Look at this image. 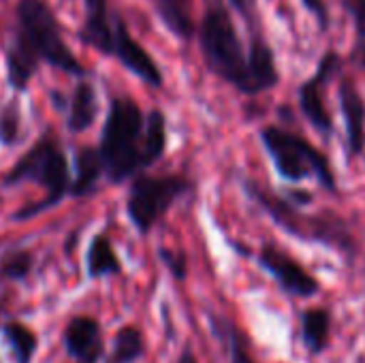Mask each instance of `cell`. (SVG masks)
Instances as JSON below:
<instances>
[{
    "label": "cell",
    "mask_w": 365,
    "mask_h": 363,
    "mask_svg": "<svg viewBox=\"0 0 365 363\" xmlns=\"http://www.w3.org/2000/svg\"><path fill=\"white\" fill-rule=\"evenodd\" d=\"M6 79L15 92H26L41 64L86 77V66L68 47L62 24L47 0H17L15 30L4 49Z\"/></svg>",
    "instance_id": "cell-1"
},
{
    "label": "cell",
    "mask_w": 365,
    "mask_h": 363,
    "mask_svg": "<svg viewBox=\"0 0 365 363\" xmlns=\"http://www.w3.org/2000/svg\"><path fill=\"white\" fill-rule=\"evenodd\" d=\"M77 39L98 53L115 58L150 88L163 86L160 66L148 49L133 39L120 11L111 6V0H83V21L77 30Z\"/></svg>",
    "instance_id": "cell-2"
},
{
    "label": "cell",
    "mask_w": 365,
    "mask_h": 363,
    "mask_svg": "<svg viewBox=\"0 0 365 363\" xmlns=\"http://www.w3.org/2000/svg\"><path fill=\"white\" fill-rule=\"evenodd\" d=\"M98 156L111 184L141 175L152 167L145 148V113L128 96H113L103 124Z\"/></svg>",
    "instance_id": "cell-3"
},
{
    "label": "cell",
    "mask_w": 365,
    "mask_h": 363,
    "mask_svg": "<svg viewBox=\"0 0 365 363\" xmlns=\"http://www.w3.org/2000/svg\"><path fill=\"white\" fill-rule=\"evenodd\" d=\"M197 39L207 71L242 94H250L248 51L225 0H207L197 28Z\"/></svg>",
    "instance_id": "cell-4"
},
{
    "label": "cell",
    "mask_w": 365,
    "mask_h": 363,
    "mask_svg": "<svg viewBox=\"0 0 365 363\" xmlns=\"http://www.w3.org/2000/svg\"><path fill=\"white\" fill-rule=\"evenodd\" d=\"M21 182H34L45 188V199L21 208L11 218L21 223L30 220L45 210L58 205L68 193H71V173H68V160L66 154L58 141V137L47 131L38 137L34 145H30L21 158L9 169V173L2 180V186H15Z\"/></svg>",
    "instance_id": "cell-5"
},
{
    "label": "cell",
    "mask_w": 365,
    "mask_h": 363,
    "mask_svg": "<svg viewBox=\"0 0 365 363\" xmlns=\"http://www.w3.org/2000/svg\"><path fill=\"white\" fill-rule=\"evenodd\" d=\"M246 195L289 235L304 240V242H314V244H325L329 248H336L338 252L344 255H355V240L340 218H327V216H306L295 210L293 203L280 199L274 195L267 186H261L252 180L244 182Z\"/></svg>",
    "instance_id": "cell-6"
},
{
    "label": "cell",
    "mask_w": 365,
    "mask_h": 363,
    "mask_svg": "<svg viewBox=\"0 0 365 363\" xmlns=\"http://www.w3.org/2000/svg\"><path fill=\"white\" fill-rule=\"evenodd\" d=\"M259 137L280 178L289 182H302L312 178L325 190H338V182L327 156L306 137L280 126H263Z\"/></svg>",
    "instance_id": "cell-7"
},
{
    "label": "cell",
    "mask_w": 365,
    "mask_h": 363,
    "mask_svg": "<svg viewBox=\"0 0 365 363\" xmlns=\"http://www.w3.org/2000/svg\"><path fill=\"white\" fill-rule=\"evenodd\" d=\"M192 190V184L182 175H137L126 199V214L133 227L148 235L160 216L186 193Z\"/></svg>",
    "instance_id": "cell-8"
},
{
    "label": "cell",
    "mask_w": 365,
    "mask_h": 363,
    "mask_svg": "<svg viewBox=\"0 0 365 363\" xmlns=\"http://www.w3.org/2000/svg\"><path fill=\"white\" fill-rule=\"evenodd\" d=\"M340 66H342L340 53L329 49L321 56L314 73L297 88V101L302 113L312 124V128L323 137H329L334 133V120L325 107V86L334 79Z\"/></svg>",
    "instance_id": "cell-9"
},
{
    "label": "cell",
    "mask_w": 365,
    "mask_h": 363,
    "mask_svg": "<svg viewBox=\"0 0 365 363\" xmlns=\"http://www.w3.org/2000/svg\"><path fill=\"white\" fill-rule=\"evenodd\" d=\"M259 265L272 274V278L280 285V289L293 297H314L321 289L319 280L302 265L297 263L289 252L276 248L274 244H265L257 257Z\"/></svg>",
    "instance_id": "cell-10"
},
{
    "label": "cell",
    "mask_w": 365,
    "mask_h": 363,
    "mask_svg": "<svg viewBox=\"0 0 365 363\" xmlns=\"http://www.w3.org/2000/svg\"><path fill=\"white\" fill-rule=\"evenodd\" d=\"M62 342L79 363H98L103 357V329L92 317H73L64 327Z\"/></svg>",
    "instance_id": "cell-11"
},
{
    "label": "cell",
    "mask_w": 365,
    "mask_h": 363,
    "mask_svg": "<svg viewBox=\"0 0 365 363\" xmlns=\"http://www.w3.org/2000/svg\"><path fill=\"white\" fill-rule=\"evenodd\" d=\"M340 111L346 126V148L349 158L361 156L365 150V101L353 79L344 77L338 90Z\"/></svg>",
    "instance_id": "cell-12"
},
{
    "label": "cell",
    "mask_w": 365,
    "mask_h": 363,
    "mask_svg": "<svg viewBox=\"0 0 365 363\" xmlns=\"http://www.w3.org/2000/svg\"><path fill=\"white\" fill-rule=\"evenodd\" d=\"M248 77H250L248 96H257L280 83L276 53L265 34H255L248 41Z\"/></svg>",
    "instance_id": "cell-13"
},
{
    "label": "cell",
    "mask_w": 365,
    "mask_h": 363,
    "mask_svg": "<svg viewBox=\"0 0 365 363\" xmlns=\"http://www.w3.org/2000/svg\"><path fill=\"white\" fill-rule=\"evenodd\" d=\"M98 116V98L92 81L86 77L77 81L73 94L66 98V126L71 133L88 131Z\"/></svg>",
    "instance_id": "cell-14"
},
{
    "label": "cell",
    "mask_w": 365,
    "mask_h": 363,
    "mask_svg": "<svg viewBox=\"0 0 365 363\" xmlns=\"http://www.w3.org/2000/svg\"><path fill=\"white\" fill-rule=\"evenodd\" d=\"M163 26L180 41H190L197 32L192 17V0H152Z\"/></svg>",
    "instance_id": "cell-15"
},
{
    "label": "cell",
    "mask_w": 365,
    "mask_h": 363,
    "mask_svg": "<svg viewBox=\"0 0 365 363\" xmlns=\"http://www.w3.org/2000/svg\"><path fill=\"white\" fill-rule=\"evenodd\" d=\"M105 175L103 171V163L98 156L96 148H79L75 152V175L71 178V197H86L90 195L98 180Z\"/></svg>",
    "instance_id": "cell-16"
},
{
    "label": "cell",
    "mask_w": 365,
    "mask_h": 363,
    "mask_svg": "<svg viewBox=\"0 0 365 363\" xmlns=\"http://www.w3.org/2000/svg\"><path fill=\"white\" fill-rule=\"evenodd\" d=\"M86 272L90 280L122 274V263L111 246V240L105 233H96L90 240L88 255H86Z\"/></svg>",
    "instance_id": "cell-17"
},
{
    "label": "cell",
    "mask_w": 365,
    "mask_h": 363,
    "mask_svg": "<svg viewBox=\"0 0 365 363\" xmlns=\"http://www.w3.org/2000/svg\"><path fill=\"white\" fill-rule=\"evenodd\" d=\"M331 338V312L327 308H308L302 312V340L314 355L329 347Z\"/></svg>",
    "instance_id": "cell-18"
},
{
    "label": "cell",
    "mask_w": 365,
    "mask_h": 363,
    "mask_svg": "<svg viewBox=\"0 0 365 363\" xmlns=\"http://www.w3.org/2000/svg\"><path fill=\"white\" fill-rule=\"evenodd\" d=\"M145 353V340L139 327L124 325L113 338L111 353L107 357V363H135L139 362Z\"/></svg>",
    "instance_id": "cell-19"
},
{
    "label": "cell",
    "mask_w": 365,
    "mask_h": 363,
    "mask_svg": "<svg viewBox=\"0 0 365 363\" xmlns=\"http://www.w3.org/2000/svg\"><path fill=\"white\" fill-rule=\"evenodd\" d=\"M2 336L9 342V347H11L13 355H15V362L32 363V357L36 355V349H38V338L28 325L17 323V321L4 323L2 325Z\"/></svg>",
    "instance_id": "cell-20"
},
{
    "label": "cell",
    "mask_w": 365,
    "mask_h": 363,
    "mask_svg": "<svg viewBox=\"0 0 365 363\" xmlns=\"http://www.w3.org/2000/svg\"><path fill=\"white\" fill-rule=\"evenodd\" d=\"M145 148L152 165L160 160L167 150V118L160 109H152L145 116Z\"/></svg>",
    "instance_id": "cell-21"
},
{
    "label": "cell",
    "mask_w": 365,
    "mask_h": 363,
    "mask_svg": "<svg viewBox=\"0 0 365 363\" xmlns=\"http://www.w3.org/2000/svg\"><path fill=\"white\" fill-rule=\"evenodd\" d=\"M34 265V257L26 248H13L0 257V280H24Z\"/></svg>",
    "instance_id": "cell-22"
},
{
    "label": "cell",
    "mask_w": 365,
    "mask_h": 363,
    "mask_svg": "<svg viewBox=\"0 0 365 363\" xmlns=\"http://www.w3.org/2000/svg\"><path fill=\"white\" fill-rule=\"evenodd\" d=\"M346 15L353 19L355 28V43L351 51V60L365 68V0H342Z\"/></svg>",
    "instance_id": "cell-23"
},
{
    "label": "cell",
    "mask_w": 365,
    "mask_h": 363,
    "mask_svg": "<svg viewBox=\"0 0 365 363\" xmlns=\"http://www.w3.org/2000/svg\"><path fill=\"white\" fill-rule=\"evenodd\" d=\"M21 137V111L19 103L13 98L0 109V143L15 145Z\"/></svg>",
    "instance_id": "cell-24"
},
{
    "label": "cell",
    "mask_w": 365,
    "mask_h": 363,
    "mask_svg": "<svg viewBox=\"0 0 365 363\" xmlns=\"http://www.w3.org/2000/svg\"><path fill=\"white\" fill-rule=\"evenodd\" d=\"M225 2L231 11H235L240 15V19L244 21L250 36L263 34V19H261L259 0H225Z\"/></svg>",
    "instance_id": "cell-25"
},
{
    "label": "cell",
    "mask_w": 365,
    "mask_h": 363,
    "mask_svg": "<svg viewBox=\"0 0 365 363\" xmlns=\"http://www.w3.org/2000/svg\"><path fill=\"white\" fill-rule=\"evenodd\" d=\"M225 327V338L229 344V353H231V362L233 363H257L252 359L248 347H246V338L229 323H222Z\"/></svg>",
    "instance_id": "cell-26"
},
{
    "label": "cell",
    "mask_w": 365,
    "mask_h": 363,
    "mask_svg": "<svg viewBox=\"0 0 365 363\" xmlns=\"http://www.w3.org/2000/svg\"><path fill=\"white\" fill-rule=\"evenodd\" d=\"M302 6L314 17V21L319 24V28L323 32L329 30V24H331V15H329V6H327V0H302Z\"/></svg>",
    "instance_id": "cell-27"
},
{
    "label": "cell",
    "mask_w": 365,
    "mask_h": 363,
    "mask_svg": "<svg viewBox=\"0 0 365 363\" xmlns=\"http://www.w3.org/2000/svg\"><path fill=\"white\" fill-rule=\"evenodd\" d=\"M158 255H160L163 263L171 270V274L178 280L186 278V259H184V255H175V252H169V250H160Z\"/></svg>",
    "instance_id": "cell-28"
},
{
    "label": "cell",
    "mask_w": 365,
    "mask_h": 363,
    "mask_svg": "<svg viewBox=\"0 0 365 363\" xmlns=\"http://www.w3.org/2000/svg\"><path fill=\"white\" fill-rule=\"evenodd\" d=\"M291 195H293V201H295V203H299V205H306V203H310V201H312V197H310L308 193H297V190H293Z\"/></svg>",
    "instance_id": "cell-29"
},
{
    "label": "cell",
    "mask_w": 365,
    "mask_h": 363,
    "mask_svg": "<svg viewBox=\"0 0 365 363\" xmlns=\"http://www.w3.org/2000/svg\"><path fill=\"white\" fill-rule=\"evenodd\" d=\"M178 363H197V357L192 355L190 349H184L182 355H180V359H178Z\"/></svg>",
    "instance_id": "cell-30"
}]
</instances>
